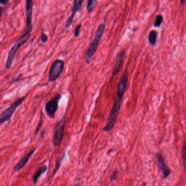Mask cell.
<instances>
[{"instance_id": "52a82bcc", "label": "cell", "mask_w": 186, "mask_h": 186, "mask_svg": "<svg viewBox=\"0 0 186 186\" xmlns=\"http://www.w3.org/2000/svg\"><path fill=\"white\" fill-rule=\"evenodd\" d=\"M30 32H31V30H29L27 32L26 34L23 36V37H21L20 40H18V42H16V43L14 45V46L12 48V49L10 50V52L9 53V55H8L7 60L6 64H5V68L6 69H8L10 68V66L12 65V63L13 62L14 58L15 55L16 51L18 50L19 48L20 47L21 45L26 41V40H27L26 37H29Z\"/></svg>"}, {"instance_id": "277c9868", "label": "cell", "mask_w": 186, "mask_h": 186, "mask_svg": "<svg viewBox=\"0 0 186 186\" xmlns=\"http://www.w3.org/2000/svg\"><path fill=\"white\" fill-rule=\"evenodd\" d=\"M65 117L57 121L54 126V132L53 136V144L54 146H58L62 143L64 133L65 120Z\"/></svg>"}, {"instance_id": "6da1fadb", "label": "cell", "mask_w": 186, "mask_h": 186, "mask_svg": "<svg viewBox=\"0 0 186 186\" xmlns=\"http://www.w3.org/2000/svg\"><path fill=\"white\" fill-rule=\"evenodd\" d=\"M105 29V24H101L98 25V28L96 31L94 40L91 43L87 50L86 51L84 57L85 63H89L91 58L96 53V50L98 49L100 40L103 36Z\"/></svg>"}, {"instance_id": "8fae6325", "label": "cell", "mask_w": 186, "mask_h": 186, "mask_svg": "<svg viewBox=\"0 0 186 186\" xmlns=\"http://www.w3.org/2000/svg\"><path fill=\"white\" fill-rule=\"evenodd\" d=\"M36 149L37 148H35V149H32L28 153L25 155L20 160V161L16 164V165L14 168V173L18 172L19 171L21 170L22 169H23L26 166L27 163L29 162V160L30 159V158L32 157V156L33 155Z\"/></svg>"}, {"instance_id": "5b68a950", "label": "cell", "mask_w": 186, "mask_h": 186, "mask_svg": "<svg viewBox=\"0 0 186 186\" xmlns=\"http://www.w3.org/2000/svg\"><path fill=\"white\" fill-rule=\"evenodd\" d=\"M64 68V63L61 60H56L52 63L50 69L49 80L50 82L56 81L62 74Z\"/></svg>"}, {"instance_id": "2e32d148", "label": "cell", "mask_w": 186, "mask_h": 186, "mask_svg": "<svg viewBox=\"0 0 186 186\" xmlns=\"http://www.w3.org/2000/svg\"><path fill=\"white\" fill-rule=\"evenodd\" d=\"M98 0H88L87 3V9L89 13L93 12Z\"/></svg>"}, {"instance_id": "30bf717a", "label": "cell", "mask_w": 186, "mask_h": 186, "mask_svg": "<svg viewBox=\"0 0 186 186\" xmlns=\"http://www.w3.org/2000/svg\"><path fill=\"white\" fill-rule=\"evenodd\" d=\"M158 161V165L160 171L163 174L164 178H167L168 176L170 175L171 170L168 168L167 165L165 164V161L163 158L162 155L160 153H158L156 155Z\"/></svg>"}, {"instance_id": "7c38bea8", "label": "cell", "mask_w": 186, "mask_h": 186, "mask_svg": "<svg viewBox=\"0 0 186 186\" xmlns=\"http://www.w3.org/2000/svg\"><path fill=\"white\" fill-rule=\"evenodd\" d=\"M125 55V51L122 50L118 53V54L116 55L115 63L112 71V74L113 75H115L116 74L119 72L120 69L122 67V63L124 62Z\"/></svg>"}, {"instance_id": "7a4b0ae2", "label": "cell", "mask_w": 186, "mask_h": 186, "mask_svg": "<svg viewBox=\"0 0 186 186\" xmlns=\"http://www.w3.org/2000/svg\"><path fill=\"white\" fill-rule=\"evenodd\" d=\"M122 98L116 96L114 100L111 111L109 113L106 126L103 128L104 131H110L114 127L116 124L119 111L122 107Z\"/></svg>"}, {"instance_id": "e0dca14e", "label": "cell", "mask_w": 186, "mask_h": 186, "mask_svg": "<svg viewBox=\"0 0 186 186\" xmlns=\"http://www.w3.org/2000/svg\"><path fill=\"white\" fill-rule=\"evenodd\" d=\"M163 21V17L162 16H160V15H158V16H156V18L155 20V23L153 26L156 27H158L160 26V25L162 24Z\"/></svg>"}, {"instance_id": "5bb4252c", "label": "cell", "mask_w": 186, "mask_h": 186, "mask_svg": "<svg viewBox=\"0 0 186 186\" xmlns=\"http://www.w3.org/2000/svg\"><path fill=\"white\" fill-rule=\"evenodd\" d=\"M47 168L46 166H43L40 168H39V170L36 171V173L34 174L33 176V181L34 184H36L37 182V181L38 180V178L41 176L43 174L45 173L47 171Z\"/></svg>"}, {"instance_id": "8992f818", "label": "cell", "mask_w": 186, "mask_h": 186, "mask_svg": "<svg viewBox=\"0 0 186 186\" xmlns=\"http://www.w3.org/2000/svg\"><path fill=\"white\" fill-rule=\"evenodd\" d=\"M61 97L62 96L59 93L57 94L45 104V110L47 115L50 118H54L55 114L58 110V103Z\"/></svg>"}, {"instance_id": "d6986e66", "label": "cell", "mask_w": 186, "mask_h": 186, "mask_svg": "<svg viewBox=\"0 0 186 186\" xmlns=\"http://www.w3.org/2000/svg\"><path fill=\"white\" fill-rule=\"evenodd\" d=\"M81 26H82V25L80 24H78V25H77V26L76 27V28L74 30V36L75 37H78L79 34L80 33V30L81 29Z\"/></svg>"}, {"instance_id": "ac0fdd59", "label": "cell", "mask_w": 186, "mask_h": 186, "mask_svg": "<svg viewBox=\"0 0 186 186\" xmlns=\"http://www.w3.org/2000/svg\"><path fill=\"white\" fill-rule=\"evenodd\" d=\"M183 156H182V159H183V163H184V169L186 174V142L184 144L183 147Z\"/></svg>"}, {"instance_id": "9a60e30c", "label": "cell", "mask_w": 186, "mask_h": 186, "mask_svg": "<svg viewBox=\"0 0 186 186\" xmlns=\"http://www.w3.org/2000/svg\"><path fill=\"white\" fill-rule=\"evenodd\" d=\"M157 37V33L155 30H153L150 32L148 36L149 42L151 45H154L156 43V40Z\"/></svg>"}, {"instance_id": "ffe728a7", "label": "cell", "mask_w": 186, "mask_h": 186, "mask_svg": "<svg viewBox=\"0 0 186 186\" xmlns=\"http://www.w3.org/2000/svg\"><path fill=\"white\" fill-rule=\"evenodd\" d=\"M40 40H41V42H43V43H46L47 41V40H48V37L47 36L46 34L43 32L41 34Z\"/></svg>"}, {"instance_id": "7402d4cb", "label": "cell", "mask_w": 186, "mask_h": 186, "mask_svg": "<svg viewBox=\"0 0 186 186\" xmlns=\"http://www.w3.org/2000/svg\"><path fill=\"white\" fill-rule=\"evenodd\" d=\"M41 125H42V120H40V122H39V124H38V126L37 127V128H36V132H35V134H36L38 131H39V129L40 128V127H41Z\"/></svg>"}, {"instance_id": "44dd1931", "label": "cell", "mask_w": 186, "mask_h": 186, "mask_svg": "<svg viewBox=\"0 0 186 186\" xmlns=\"http://www.w3.org/2000/svg\"><path fill=\"white\" fill-rule=\"evenodd\" d=\"M117 175H118V171H114L113 173L112 174V175L111 177V181H114L116 180L117 177Z\"/></svg>"}, {"instance_id": "9c48e42d", "label": "cell", "mask_w": 186, "mask_h": 186, "mask_svg": "<svg viewBox=\"0 0 186 186\" xmlns=\"http://www.w3.org/2000/svg\"><path fill=\"white\" fill-rule=\"evenodd\" d=\"M84 0H74L73 3L72 9H71V14L70 17L68 18L65 24V28L67 29L70 27V25L72 24V21L74 18L75 14L80 10Z\"/></svg>"}, {"instance_id": "cb8c5ba5", "label": "cell", "mask_w": 186, "mask_h": 186, "mask_svg": "<svg viewBox=\"0 0 186 186\" xmlns=\"http://www.w3.org/2000/svg\"><path fill=\"white\" fill-rule=\"evenodd\" d=\"M185 1H186V0H180V3L181 5H182V4H184Z\"/></svg>"}, {"instance_id": "4fadbf2b", "label": "cell", "mask_w": 186, "mask_h": 186, "mask_svg": "<svg viewBox=\"0 0 186 186\" xmlns=\"http://www.w3.org/2000/svg\"><path fill=\"white\" fill-rule=\"evenodd\" d=\"M32 0H26V18L27 26H31L32 15Z\"/></svg>"}, {"instance_id": "603a6c76", "label": "cell", "mask_w": 186, "mask_h": 186, "mask_svg": "<svg viewBox=\"0 0 186 186\" xmlns=\"http://www.w3.org/2000/svg\"><path fill=\"white\" fill-rule=\"evenodd\" d=\"M0 2L3 5H5L8 2V0H0Z\"/></svg>"}, {"instance_id": "3957f363", "label": "cell", "mask_w": 186, "mask_h": 186, "mask_svg": "<svg viewBox=\"0 0 186 186\" xmlns=\"http://www.w3.org/2000/svg\"><path fill=\"white\" fill-rule=\"evenodd\" d=\"M26 97V96H24L19 98L18 100H16L8 108L3 110L2 112L0 114V125L8 121L12 118L16 109L22 103L24 100H25Z\"/></svg>"}, {"instance_id": "ba28073f", "label": "cell", "mask_w": 186, "mask_h": 186, "mask_svg": "<svg viewBox=\"0 0 186 186\" xmlns=\"http://www.w3.org/2000/svg\"><path fill=\"white\" fill-rule=\"evenodd\" d=\"M127 82H128V73L126 72H125L122 75L118 84L116 96L123 98L127 87Z\"/></svg>"}]
</instances>
